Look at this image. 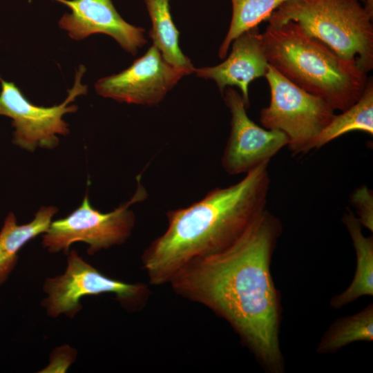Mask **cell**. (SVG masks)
Listing matches in <instances>:
<instances>
[{
	"label": "cell",
	"mask_w": 373,
	"mask_h": 373,
	"mask_svg": "<svg viewBox=\"0 0 373 373\" xmlns=\"http://www.w3.org/2000/svg\"><path fill=\"white\" fill-rule=\"evenodd\" d=\"M282 232L267 209L227 249L182 267L169 284L178 295L225 319L264 369L281 373V307L271 262Z\"/></svg>",
	"instance_id": "6da1fadb"
},
{
	"label": "cell",
	"mask_w": 373,
	"mask_h": 373,
	"mask_svg": "<svg viewBox=\"0 0 373 373\" xmlns=\"http://www.w3.org/2000/svg\"><path fill=\"white\" fill-rule=\"evenodd\" d=\"M269 163L236 184L215 188L191 205L167 212L166 231L141 257L150 285L169 284L187 264L227 249L244 234L266 209Z\"/></svg>",
	"instance_id": "7a4b0ae2"
},
{
	"label": "cell",
	"mask_w": 373,
	"mask_h": 373,
	"mask_svg": "<svg viewBox=\"0 0 373 373\" xmlns=\"http://www.w3.org/2000/svg\"><path fill=\"white\" fill-rule=\"evenodd\" d=\"M262 34L268 63L305 91L343 111L363 93L368 77L354 60L344 59L296 22L268 25Z\"/></svg>",
	"instance_id": "3957f363"
},
{
	"label": "cell",
	"mask_w": 373,
	"mask_h": 373,
	"mask_svg": "<svg viewBox=\"0 0 373 373\" xmlns=\"http://www.w3.org/2000/svg\"><path fill=\"white\" fill-rule=\"evenodd\" d=\"M372 17L358 0H288L267 21L271 26L296 22L367 73L373 68Z\"/></svg>",
	"instance_id": "277c9868"
},
{
	"label": "cell",
	"mask_w": 373,
	"mask_h": 373,
	"mask_svg": "<svg viewBox=\"0 0 373 373\" xmlns=\"http://www.w3.org/2000/svg\"><path fill=\"white\" fill-rule=\"evenodd\" d=\"M66 256L64 271L46 278L42 285L45 296L41 306L47 316L73 319L83 308L81 300L89 296L113 294L129 312L141 310L146 304L150 291L146 284L112 278L86 262L75 249Z\"/></svg>",
	"instance_id": "5b68a950"
},
{
	"label": "cell",
	"mask_w": 373,
	"mask_h": 373,
	"mask_svg": "<svg viewBox=\"0 0 373 373\" xmlns=\"http://www.w3.org/2000/svg\"><path fill=\"white\" fill-rule=\"evenodd\" d=\"M137 177V188L131 198L112 211L102 213L90 203L86 193L81 205L67 216L52 221L42 234L41 245L50 254H67L77 242L86 243L90 256L124 244L131 236L135 216L130 207L143 201L147 192Z\"/></svg>",
	"instance_id": "8992f818"
},
{
	"label": "cell",
	"mask_w": 373,
	"mask_h": 373,
	"mask_svg": "<svg viewBox=\"0 0 373 373\" xmlns=\"http://www.w3.org/2000/svg\"><path fill=\"white\" fill-rule=\"evenodd\" d=\"M270 88V102L260 113L263 128L287 135L294 154L309 152L314 137L329 123L334 110L323 99L296 86L269 65L265 76Z\"/></svg>",
	"instance_id": "52a82bcc"
},
{
	"label": "cell",
	"mask_w": 373,
	"mask_h": 373,
	"mask_svg": "<svg viewBox=\"0 0 373 373\" xmlns=\"http://www.w3.org/2000/svg\"><path fill=\"white\" fill-rule=\"evenodd\" d=\"M86 72L84 65H79L76 71L72 88L68 90V96L59 105L50 107L35 105L23 95L13 83L0 77V115L12 119L14 127L12 143L21 149L33 152L38 147L54 149L58 144V135L69 133L68 124L63 117L75 113L78 106L70 104L79 96L86 95L87 85L82 84V77Z\"/></svg>",
	"instance_id": "ba28073f"
},
{
	"label": "cell",
	"mask_w": 373,
	"mask_h": 373,
	"mask_svg": "<svg viewBox=\"0 0 373 373\" xmlns=\"http://www.w3.org/2000/svg\"><path fill=\"white\" fill-rule=\"evenodd\" d=\"M222 96L231 113L230 135L224 147L221 164L231 175L247 173L288 145L285 133L262 128L247 114V106L240 93L227 87Z\"/></svg>",
	"instance_id": "9c48e42d"
},
{
	"label": "cell",
	"mask_w": 373,
	"mask_h": 373,
	"mask_svg": "<svg viewBox=\"0 0 373 373\" xmlns=\"http://www.w3.org/2000/svg\"><path fill=\"white\" fill-rule=\"evenodd\" d=\"M188 75L166 62L153 45L128 68L98 79L95 88L98 95L119 102L154 106Z\"/></svg>",
	"instance_id": "30bf717a"
},
{
	"label": "cell",
	"mask_w": 373,
	"mask_h": 373,
	"mask_svg": "<svg viewBox=\"0 0 373 373\" xmlns=\"http://www.w3.org/2000/svg\"><path fill=\"white\" fill-rule=\"evenodd\" d=\"M55 1L70 9L71 12L65 13L58 24L75 40H82L96 33L105 34L133 55L147 42L145 30L123 19L112 0Z\"/></svg>",
	"instance_id": "8fae6325"
},
{
	"label": "cell",
	"mask_w": 373,
	"mask_h": 373,
	"mask_svg": "<svg viewBox=\"0 0 373 373\" xmlns=\"http://www.w3.org/2000/svg\"><path fill=\"white\" fill-rule=\"evenodd\" d=\"M231 44V52L223 62L195 68L193 73L199 77L213 80L222 95L227 87H238L248 108L250 83L265 77L269 67L263 50L262 34L256 27L242 32Z\"/></svg>",
	"instance_id": "7c38bea8"
},
{
	"label": "cell",
	"mask_w": 373,
	"mask_h": 373,
	"mask_svg": "<svg viewBox=\"0 0 373 373\" xmlns=\"http://www.w3.org/2000/svg\"><path fill=\"white\" fill-rule=\"evenodd\" d=\"M57 211L53 206L41 207L31 221L22 224H17L14 213L6 215L0 230V286L8 280L15 269L20 250L48 230Z\"/></svg>",
	"instance_id": "4fadbf2b"
},
{
	"label": "cell",
	"mask_w": 373,
	"mask_h": 373,
	"mask_svg": "<svg viewBox=\"0 0 373 373\" xmlns=\"http://www.w3.org/2000/svg\"><path fill=\"white\" fill-rule=\"evenodd\" d=\"M343 222L350 233L356 251V267L348 287L331 299V306L336 309L361 296L373 295V238L363 235L362 225L349 209L343 215Z\"/></svg>",
	"instance_id": "5bb4252c"
},
{
	"label": "cell",
	"mask_w": 373,
	"mask_h": 373,
	"mask_svg": "<svg viewBox=\"0 0 373 373\" xmlns=\"http://www.w3.org/2000/svg\"><path fill=\"white\" fill-rule=\"evenodd\" d=\"M169 1L144 0L152 23L149 34L166 62L190 75L195 68L180 48L179 31L173 21Z\"/></svg>",
	"instance_id": "9a60e30c"
},
{
	"label": "cell",
	"mask_w": 373,
	"mask_h": 373,
	"mask_svg": "<svg viewBox=\"0 0 373 373\" xmlns=\"http://www.w3.org/2000/svg\"><path fill=\"white\" fill-rule=\"evenodd\" d=\"M352 131L373 135V81L368 78L360 99L341 114L334 115L329 123L314 137L309 151Z\"/></svg>",
	"instance_id": "2e32d148"
},
{
	"label": "cell",
	"mask_w": 373,
	"mask_h": 373,
	"mask_svg": "<svg viewBox=\"0 0 373 373\" xmlns=\"http://www.w3.org/2000/svg\"><path fill=\"white\" fill-rule=\"evenodd\" d=\"M373 340V305L361 312L336 320L323 336L318 347L319 354L336 352L356 341Z\"/></svg>",
	"instance_id": "e0dca14e"
},
{
	"label": "cell",
	"mask_w": 373,
	"mask_h": 373,
	"mask_svg": "<svg viewBox=\"0 0 373 373\" xmlns=\"http://www.w3.org/2000/svg\"><path fill=\"white\" fill-rule=\"evenodd\" d=\"M288 0H231L232 17L228 32L220 46L218 56L224 59L229 48L242 32L258 27L284 2Z\"/></svg>",
	"instance_id": "ac0fdd59"
},
{
	"label": "cell",
	"mask_w": 373,
	"mask_h": 373,
	"mask_svg": "<svg viewBox=\"0 0 373 373\" xmlns=\"http://www.w3.org/2000/svg\"><path fill=\"white\" fill-rule=\"evenodd\" d=\"M350 202L362 227L373 231V193L367 186L357 188L350 196Z\"/></svg>",
	"instance_id": "d6986e66"
},
{
	"label": "cell",
	"mask_w": 373,
	"mask_h": 373,
	"mask_svg": "<svg viewBox=\"0 0 373 373\" xmlns=\"http://www.w3.org/2000/svg\"><path fill=\"white\" fill-rule=\"evenodd\" d=\"M77 352L68 344L57 347L50 353L49 363L38 372L64 373L75 362Z\"/></svg>",
	"instance_id": "ffe728a7"
},
{
	"label": "cell",
	"mask_w": 373,
	"mask_h": 373,
	"mask_svg": "<svg viewBox=\"0 0 373 373\" xmlns=\"http://www.w3.org/2000/svg\"><path fill=\"white\" fill-rule=\"evenodd\" d=\"M373 0H365V8L368 12V13L373 17Z\"/></svg>",
	"instance_id": "44dd1931"
},
{
	"label": "cell",
	"mask_w": 373,
	"mask_h": 373,
	"mask_svg": "<svg viewBox=\"0 0 373 373\" xmlns=\"http://www.w3.org/2000/svg\"><path fill=\"white\" fill-rule=\"evenodd\" d=\"M361 1H364V2H365V0H361Z\"/></svg>",
	"instance_id": "7402d4cb"
}]
</instances>
